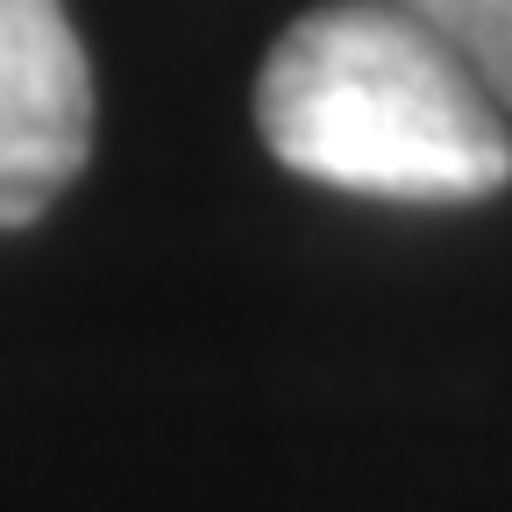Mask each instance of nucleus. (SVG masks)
Returning a JSON list of instances; mask_svg holds the SVG:
<instances>
[{"label":"nucleus","mask_w":512,"mask_h":512,"mask_svg":"<svg viewBox=\"0 0 512 512\" xmlns=\"http://www.w3.org/2000/svg\"><path fill=\"white\" fill-rule=\"evenodd\" d=\"M264 150L335 192L463 207L512 178L505 100L392 0L299 15L256 72Z\"/></svg>","instance_id":"nucleus-1"},{"label":"nucleus","mask_w":512,"mask_h":512,"mask_svg":"<svg viewBox=\"0 0 512 512\" xmlns=\"http://www.w3.org/2000/svg\"><path fill=\"white\" fill-rule=\"evenodd\" d=\"M93 150V64L64 0H0V228L36 221Z\"/></svg>","instance_id":"nucleus-2"},{"label":"nucleus","mask_w":512,"mask_h":512,"mask_svg":"<svg viewBox=\"0 0 512 512\" xmlns=\"http://www.w3.org/2000/svg\"><path fill=\"white\" fill-rule=\"evenodd\" d=\"M427 36H441L512 107V0H392Z\"/></svg>","instance_id":"nucleus-3"}]
</instances>
